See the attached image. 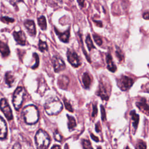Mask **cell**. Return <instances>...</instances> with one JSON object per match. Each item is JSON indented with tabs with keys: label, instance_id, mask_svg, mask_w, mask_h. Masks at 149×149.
Listing matches in <instances>:
<instances>
[{
	"label": "cell",
	"instance_id": "cell-1",
	"mask_svg": "<svg viewBox=\"0 0 149 149\" xmlns=\"http://www.w3.org/2000/svg\"><path fill=\"white\" fill-rule=\"evenodd\" d=\"M22 116L26 124L34 125L39 119L38 110L34 105H27L23 108Z\"/></svg>",
	"mask_w": 149,
	"mask_h": 149
},
{
	"label": "cell",
	"instance_id": "cell-2",
	"mask_svg": "<svg viewBox=\"0 0 149 149\" xmlns=\"http://www.w3.org/2000/svg\"><path fill=\"white\" fill-rule=\"evenodd\" d=\"M44 107L48 115H56L62 111L63 105L58 97H52L46 100Z\"/></svg>",
	"mask_w": 149,
	"mask_h": 149
},
{
	"label": "cell",
	"instance_id": "cell-3",
	"mask_svg": "<svg viewBox=\"0 0 149 149\" xmlns=\"http://www.w3.org/2000/svg\"><path fill=\"white\" fill-rule=\"evenodd\" d=\"M34 139L37 149H47L50 144V136L42 129H39L37 132Z\"/></svg>",
	"mask_w": 149,
	"mask_h": 149
},
{
	"label": "cell",
	"instance_id": "cell-4",
	"mask_svg": "<svg viewBox=\"0 0 149 149\" xmlns=\"http://www.w3.org/2000/svg\"><path fill=\"white\" fill-rule=\"evenodd\" d=\"M26 91L23 87L19 86L15 90L13 94L12 103L16 110L18 111L22 105Z\"/></svg>",
	"mask_w": 149,
	"mask_h": 149
},
{
	"label": "cell",
	"instance_id": "cell-5",
	"mask_svg": "<svg viewBox=\"0 0 149 149\" xmlns=\"http://www.w3.org/2000/svg\"><path fill=\"white\" fill-rule=\"evenodd\" d=\"M117 85L122 91L129 90L133 85L134 80L129 76L122 75L117 79Z\"/></svg>",
	"mask_w": 149,
	"mask_h": 149
},
{
	"label": "cell",
	"instance_id": "cell-6",
	"mask_svg": "<svg viewBox=\"0 0 149 149\" xmlns=\"http://www.w3.org/2000/svg\"><path fill=\"white\" fill-rule=\"evenodd\" d=\"M66 56L68 62L74 68L80 66L81 64V59L73 49L69 48L66 52Z\"/></svg>",
	"mask_w": 149,
	"mask_h": 149
},
{
	"label": "cell",
	"instance_id": "cell-7",
	"mask_svg": "<svg viewBox=\"0 0 149 149\" xmlns=\"http://www.w3.org/2000/svg\"><path fill=\"white\" fill-rule=\"evenodd\" d=\"M0 109L8 120L13 119L12 111L6 98H3L0 100Z\"/></svg>",
	"mask_w": 149,
	"mask_h": 149
},
{
	"label": "cell",
	"instance_id": "cell-8",
	"mask_svg": "<svg viewBox=\"0 0 149 149\" xmlns=\"http://www.w3.org/2000/svg\"><path fill=\"white\" fill-rule=\"evenodd\" d=\"M52 63L54 71L56 73L62 71L66 68V65L63 59L59 55H55L52 58Z\"/></svg>",
	"mask_w": 149,
	"mask_h": 149
},
{
	"label": "cell",
	"instance_id": "cell-9",
	"mask_svg": "<svg viewBox=\"0 0 149 149\" xmlns=\"http://www.w3.org/2000/svg\"><path fill=\"white\" fill-rule=\"evenodd\" d=\"M111 90H108L107 84L102 80L100 82L98 90L97 92V95L101 98L102 100H108L110 94Z\"/></svg>",
	"mask_w": 149,
	"mask_h": 149
},
{
	"label": "cell",
	"instance_id": "cell-10",
	"mask_svg": "<svg viewBox=\"0 0 149 149\" xmlns=\"http://www.w3.org/2000/svg\"><path fill=\"white\" fill-rule=\"evenodd\" d=\"M13 36L17 44L21 45H26L27 42L26 36L23 31L20 30L19 31H13Z\"/></svg>",
	"mask_w": 149,
	"mask_h": 149
},
{
	"label": "cell",
	"instance_id": "cell-11",
	"mask_svg": "<svg viewBox=\"0 0 149 149\" xmlns=\"http://www.w3.org/2000/svg\"><path fill=\"white\" fill-rule=\"evenodd\" d=\"M136 105L143 113L149 115V104L147 102L146 98H141L139 101L136 102Z\"/></svg>",
	"mask_w": 149,
	"mask_h": 149
},
{
	"label": "cell",
	"instance_id": "cell-12",
	"mask_svg": "<svg viewBox=\"0 0 149 149\" xmlns=\"http://www.w3.org/2000/svg\"><path fill=\"white\" fill-rule=\"evenodd\" d=\"M24 26L26 27L29 34L34 36L36 34V29L34 22L33 20L27 19L24 21Z\"/></svg>",
	"mask_w": 149,
	"mask_h": 149
},
{
	"label": "cell",
	"instance_id": "cell-13",
	"mask_svg": "<svg viewBox=\"0 0 149 149\" xmlns=\"http://www.w3.org/2000/svg\"><path fill=\"white\" fill-rule=\"evenodd\" d=\"M54 30L56 33V34L58 36L59 39L62 41L63 42L67 43L69 42V37H70V28H69L68 30H66L64 32H60L56 27H54Z\"/></svg>",
	"mask_w": 149,
	"mask_h": 149
},
{
	"label": "cell",
	"instance_id": "cell-14",
	"mask_svg": "<svg viewBox=\"0 0 149 149\" xmlns=\"http://www.w3.org/2000/svg\"><path fill=\"white\" fill-rule=\"evenodd\" d=\"M8 127L5 120L0 116V139L3 140L6 138Z\"/></svg>",
	"mask_w": 149,
	"mask_h": 149
},
{
	"label": "cell",
	"instance_id": "cell-15",
	"mask_svg": "<svg viewBox=\"0 0 149 149\" xmlns=\"http://www.w3.org/2000/svg\"><path fill=\"white\" fill-rule=\"evenodd\" d=\"M69 83V79L66 75H61L58 78V86L61 89L66 90Z\"/></svg>",
	"mask_w": 149,
	"mask_h": 149
},
{
	"label": "cell",
	"instance_id": "cell-16",
	"mask_svg": "<svg viewBox=\"0 0 149 149\" xmlns=\"http://www.w3.org/2000/svg\"><path fill=\"white\" fill-rule=\"evenodd\" d=\"M130 115L131 116V119L132 121V127H133V134H134L139 122V116L136 113V111L132 110L130 112Z\"/></svg>",
	"mask_w": 149,
	"mask_h": 149
},
{
	"label": "cell",
	"instance_id": "cell-17",
	"mask_svg": "<svg viewBox=\"0 0 149 149\" xmlns=\"http://www.w3.org/2000/svg\"><path fill=\"white\" fill-rule=\"evenodd\" d=\"M106 62L107 64V68L109 71L115 72L116 70V67L113 62L112 58L110 54H108L106 56Z\"/></svg>",
	"mask_w": 149,
	"mask_h": 149
},
{
	"label": "cell",
	"instance_id": "cell-18",
	"mask_svg": "<svg viewBox=\"0 0 149 149\" xmlns=\"http://www.w3.org/2000/svg\"><path fill=\"white\" fill-rule=\"evenodd\" d=\"M0 52L2 57L5 58L10 54V49L8 45L4 42L0 40Z\"/></svg>",
	"mask_w": 149,
	"mask_h": 149
},
{
	"label": "cell",
	"instance_id": "cell-19",
	"mask_svg": "<svg viewBox=\"0 0 149 149\" xmlns=\"http://www.w3.org/2000/svg\"><path fill=\"white\" fill-rule=\"evenodd\" d=\"M5 79L6 84L8 86V87H12L15 80V77L13 73L11 71H8L6 72L5 75Z\"/></svg>",
	"mask_w": 149,
	"mask_h": 149
},
{
	"label": "cell",
	"instance_id": "cell-20",
	"mask_svg": "<svg viewBox=\"0 0 149 149\" xmlns=\"http://www.w3.org/2000/svg\"><path fill=\"white\" fill-rule=\"evenodd\" d=\"M82 81L84 85V87L86 88H88L90 86L91 83V79L89 74L87 72L84 73L82 76Z\"/></svg>",
	"mask_w": 149,
	"mask_h": 149
},
{
	"label": "cell",
	"instance_id": "cell-21",
	"mask_svg": "<svg viewBox=\"0 0 149 149\" xmlns=\"http://www.w3.org/2000/svg\"><path fill=\"white\" fill-rule=\"evenodd\" d=\"M68 122V129L70 131L73 130L74 129V128L76 127L77 124H76V120L74 119V118L72 116H70L69 115H66Z\"/></svg>",
	"mask_w": 149,
	"mask_h": 149
},
{
	"label": "cell",
	"instance_id": "cell-22",
	"mask_svg": "<svg viewBox=\"0 0 149 149\" xmlns=\"http://www.w3.org/2000/svg\"><path fill=\"white\" fill-rule=\"evenodd\" d=\"M37 22H38V26L40 27V28L42 30H45L47 29V21H46L45 17L44 16H41L38 17L37 19Z\"/></svg>",
	"mask_w": 149,
	"mask_h": 149
},
{
	"label": "cell",
	"instance_id": "cell-23",
	"mask_svg": "<svg viewBox=\"0 0 149 149\" xmlns=\"http://www.w3.org/2000/svg\"><path fill=\"white\" fill-rule=\"evenodd\" d=\"M135 149H147L146 143L141 139H139L135 146Z\"/></svg>",
	"mask_w": 149,
	"mask_h": 149
},
{
	"label": "cell",
	"instance_id": "cell-24",
	"mask_svg": "<svg viewBox=\"0 0 149 149\" xmlns=\"http://www.w3.org/2000/svg\"><path fill=\"white\" fill-rule=\"evenodd\" d=\"M38 48L42 52H43L44 51H48V45L47 42L41 40H39Z\"/></svg>",
	"mask_w": 149,
	"mask_h": 149
},
{
	"label": "cell",
	"instance_id": "cell-25",
	"mask_svg": "<svg viewBox=\"0 0 149 149\" xmlns=\"http://www.w3.org/2000/svg\"><path fill=\"white\" fill-rule=\"evenodd\" d=\"M86 45L87 46V48L88 49L89 51H91L93 48H95V47L93 43V41L91 39V37H90V36L89 34L87 35V36L86 37Z\"/></svg>",
	"mask_w": 149,
	"mask_h": 149
},
{
	"label": "cell",
	"instance_id": "cell-26",
	"mask_svg": "<svg viewBox=\"0 0 149 149\" xmlns=\"http://www.w3.org/2000/svg\"><path fill=\"white\" fill-rule=\"evenodd\" d=\"M81 144L83 149H93L90 141L87 139H82Z\"/></svg>",
	"mask_w": 149,
	"mask_h": 149
},
{
	"label": "cell",
	"instance_id": "cell-27",
	"mask_svg": "<svg viewBox=\"0 0 149 149\" xmlns=\"http://www.w3.org/2000/svg\"><path fill=\"white\" fill-rule=\"evenodd\" d=\"M63 102H64V105H65V108L69 111V112H73V107L71 105V104L70 103V102L65 98H63Z\"/></svg>",
	"mask_w": 149,
	"mask_h": 149
},
{
	"label": "cell",
	"instance_id": "cell-28",
	"mask_svg": "<svg viewBox=\"0 0 149 149\" xmlns=\"http://www.w3.org/2000/svg\"><path fill=\"white\" fill-rule=\"evenodd\" d=\"M33 57L35 59V63L31 67V69H35L36 68H38V65H39V57H38V55L37 53L36 52H34L33 54Z\"/></svg>",
	"mask_w": 149,
	"mask_h": 149
},
{
	"label": "cell",
	"instance_id": "cell-29",
	"mask_svg": "<svg viewBox=\"0 0 149 149\" xmlns=\"http://www.w3.org/2000/svg\"><path fill=\"white\" fill-rule=\"evenodd\" d=\"M0 20L1 22L6 23V24H9L10 23H13L15 22V19L11 17H9L8 16H2L0 17Z\"/></svg>",
	"mask_w": 149,
	"mask_h": 149
},
{
	"label": "cell",
	"instance_id": "cell-30",
	"mask_svg": "<svg viewBox=\"0 0 149 149\" xmlns=\"http://www.w3.org/2000/svg\"><path fill=\"white\" fill-rule=\"evenodd\" d=\"M93 38H94V41L95 42V43H96L98 45L100 46V45H102V40L101 38L98 35L95 34H93Z\"/></svg>",
	"mask_w": 149,
	"mask_h": 149
},
{
	"label": "cell",
	"instance_id": "cell-31",
	"mask_svg": "<svg viewBox=\"0 0 149 149\" xmlns=\"http://www.w3.org/2000/svg\"><path fill=\"white\" fill-rule=\"evenodd\" d=\"M54 137L55 139V140L57 141H59V142H61L62 141V137L61 135V134L59 133V131L58 130H55V132H54Z\"/></svg>",
	"mask_w": 149,
	"mask_h": 149
},
{
	"label": "cell",
	"instance_id": "cell-32",
	"mask_svg": "<svg viewBox=\"0 0 149 149\" xmlns=\"http://www.w3.org/2000/svg\"><path fill=\"white\" fill-rule=\"evenodd\" d=\"M101 119L102 121L106 120V113L104 109V107L101 105Z\"/></svg>",
	"mask_w": 149,
	"mask_h": 149
},
{
	"label": "cell",
	"instance_id": "cell-33",
	"mask_svg": "<svg viewBox=\"0 0 149 149\" xmlns=\"http://www.w3.org/2000/svg\"><path fill=\"white\" fill-rule=\"evenodd\" d=\"M81 35L80 34V43H81V45H82V47H81V48H82V49H83V53L84 54V55H85V56H86V58H87V61L90 63L91 62V59H90V57L88 56V54H87V52H86V51L84 50V47H83V41H82V39H81Z\"/></svg>",
	"mask_w": 149,
	"mask_h": 149
},
{
	"label": "cell",
	"instance_id": "cell-34",
	"mask_svg": "<svg viewBox=\"0 0 149 149\" xmlns=\"http://www.w3.org/2000/svg\"><path fill=\"white\" fill-rule=\"evenodd\" d=\"M115 52H116V56L118 57L119 61L120 62L122 61L123 59V55L122 52H121L120 51H118V50H117V51H116Z\"/></svg>",
	"mask_w": 149,
	"mask_h": 149
},
{
	"label": "cell",
	"instance_id": "cell-35",
	"mask_svg": "<svg viewBox=\"0 0 149 149\" xmlns=\"http://www.w3.org/2000/svg\"><path fill=\"white\" fill-rule=\"evenodd\" d=\"M97 112H98V109H97V105L96 104H94L93 105V112L91 114L92 117H95L97 115Z\"/></svg>",
	"mask_w": 149,
	"mask_h": 149
},
{
	"label": "cell",
	"instance_id": "cell-36",
	"mask_svg": "<svg viewBox=\"0 0 149 149\" xmlns=\"http://www.w3.org/2000/svg\"><path fill=\"white\" fill-rule=\"evenodd\" d=\"M95 131L98 133L100 132H101V125H100V122H97L96 124H95Z\"/></svg>",
	"mask_w": 149,
	"mask_h": 149
},
{
	"label": "cell",
	"instance_id": "cell-37",
	"mask_svg": "<svg viewBox=\"0 0 149 149\" xmlns=\"http://www.w3.org/2000/svg\"><path fill=\"white\" fill-rule=\"evenodd\" d=\"M12 149H22L21 145L19 143H16L12 147Z\"/></svg>",
	"mask_w": 149,
	"mask_h": 149
},
{
	"label": "cell",
	"instance_id": "cell-38",
	"mask_svg": "<svg viewBox=\"0 0 149 149\" xmlns=\"http://www.w3.org/2000/svg\"><path fill=\"white\" fill-rule=\"evenodd\" d=\"M90 136H91V138L95 142H98L99 141V139L98 137H97L96 136H95L94 134L93 133H90Z\"/></svg>",
	"mask_w": 149,
	"mask_h": 149
},
{
	"label": "cell",
	"instance_id": "cell-39",
	"mask_svg": "<svg viewBox=\"0 0 149 149\" xmlns=\"http://www.w3.org/2000/svg\"><path fill=\"white\" fill-rule=\"evenodd\" d=\"M143 17L144 19H145L146 20L149 19V11L144 12L143 15Z\"/></svg>",
	"mask_w": 149,
	"mask_h": 149
},
{
	"label": "cell",
	"instance_id": "cell-40",
	"mask_svg": "<svg viewBox=\"0 0 149 149\" xmlns=\"http://www.w3.org/2000/svg\"><path fill=\"white\" fill-rule=\"evenodd\" d=\"M94 22L95 23V24L97 26H99V27H102V22H101V21L94 20Z\"/></svg>",
	"mask_w": 149,
	"mask_h": 149
},
{
	"label": "cell",
	"instance_id": "cell-41",
	"mask_svg": "<svg viewBox=\"0 0 149 149\" xmlns=\"http://www.w3.org/2000/svg\"><path fill=\"white\" fill-rule=\"evenodd\" d=\"M51 149H61V147L58 144H54L52 146Z\"/></svg>",
	"mask_w": 149,
	"mask_h": 149
},
{
	"label": "cell",
	"instance_id": "cell-42",
	"mask_svg": "<svg viewBox=\"0 0 149 149\" xmlns=\"http://www.w3.org/2000/svg\"><path fill=\"white\" fill-rule=\"evenodd\" d=\"M77 2L81 7L84 6V1H77Z\"/></svg>",
	"mask_w": 149,
	"mask_h": 149
},
{
	"label": "cell",
	"instance_id": "cell-43",
	"mask_svg": "<svg viewBox=\"0 0 149 149\" xmlns=\"http://www.w3.org/2000/svg\"><path fill=\"white\" fill-rule=\"evenodd\" d=\"M67 148H68V144H66L65 146V149H67Z\"/></svg>",
	"mask_w": 149,
	"mask_h": 149
},
{
	"label": "cell",
	"instance_id": "cell-44",
	"mask_svg": "<svg viewBox=\"0 0 149 149\" xmlns=\"http://www.w3.org/2000/svg\"><path fill=\"white\" fill-rule=\"evenodd\" d=\"M97 149H102V148H101V146H98V147L97 148Z\"/></svg>",
	"mask_w": 149,
	"mask_h": 149
},
{
	"label": "cell",
	"instance_id": "cell-45",
	"mask_svg": "<svg viewBox=\"0 0 149 149\" xmlns=\"http://www.w3.org/2000/svg\"><path fill=\"white\" fill-rule=\"evenodd\" d=\"M125 149H130L129 147V146H127L126 147V148H125Z\"/></svg>",
	"mask_w": 149,
	"mask_h": 149
},
{
	"label": "cell",
	"instance_id": "cell-46",
	"mask_svg": "<svg viewBox=\"0 0 149 149\" xmlns=\"http://www.w3.org/2000/svg\"><path fill=\"white\" fill-rule=\"evenodd\" d=\"M148 67H149V64H148Z\"/></svg>",
	"mask_w": 149,
	"mask_h": 149
}]
</instances>
